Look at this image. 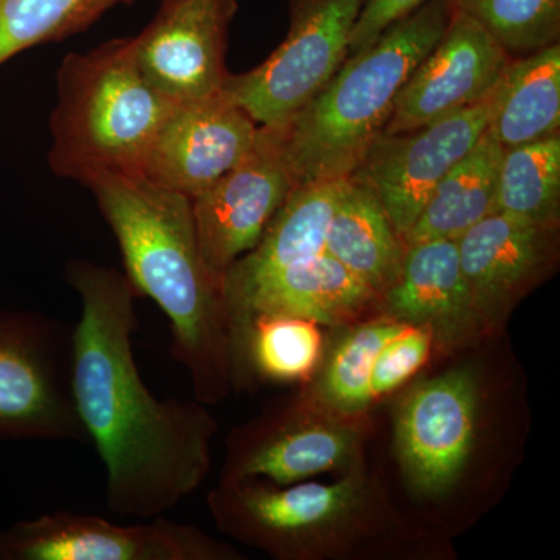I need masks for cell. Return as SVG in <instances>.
Listing matches in <instances>:
<instances>
[{
  "instance_id": "20",
  "label": "cell",
  "mask_w": 560,
  "mask_h": 560,
  "mask_svg": "<svg viewBox=\"0 0 560 560\" xmlns=\"http://www.w3.org/2000/svg\"><path fill=\"white\" fill-rule=\"evenodd\" d=\"M488 128L503 149L560 135V43L511 61L493 91Z\"/></svg>"
},
{
  "instance_id": "7",
  "label": "cell",
  "mask_w": 560,
  "mask_h": 560,
  "mask_svg": "<svg viewBox=\"0 0 560 560\" xmlns=\"http://www.w3.org/2000/svg\"><path fill=\"white\" fill-rule=\"evenodd\" d=\"M237 552L195 526L154 517L116 525L97 515L50 512L0 533V560H226Z\"/></svg>"
},
{
  "instance_id": "13",
  "label": "cell",
  "mask_w": 560,
  "mask_h": 560,
  "mask_svg": "<svg viewBox=\"0 0 560 560\" xmlns=\"http://www.w3.org/2000/svg\"><path fill=\"white\" fill-rule=\"evenodd\" d=\"M257 132L259 125L224 91L176 103L151 145L143 176L194 200L248 154Z\"/></svg>"
},
{
  "instance_id": "26",
  "label": "cell",
  "mask_w": 560,
  "mask_h": 560,
  "mask_svg": "<svg viewBox=\"0 0 560 560\" xmlns=\"http://www.w3.org/2000/svg\"><path fill=\"white\" fill-rule=\"evenodd\" d=\"M408 324L372 323L350 330L331 350L318 385L319 399L340 415H357L374 401L371 374L375 359L386 341Z\"/></svg>"
},
{
  "instance_id": "17",
  "label": "cell",
  "mask_w": 560,
  "mask_h": 560,
  "mask_svg": "<svg viewBox=\"0 0 560 560\" xmlns=\"http://www.w3.org/2000/svg\"><path fill=\"white\" fill-rule=\"evenodd\" d=\"M359 442V431L340 420H283L235 442L226 480L267 478L276 486L293 485L346 466Z\"/></svg>"
},
{
  "instance_id": "28",
  "label": "cell",
  "mask_w": 560,
  "mask_h": 560,
  "mask_svg": "<svg viewBox=\"0 0 560 560\" xmlns=\"http://www.w3.org/2000/svg\"><path fill=\"white\" fill-rule=\"evenodd\" d=\"M431 330L408 324L396 337L386 341L375 359L371 374L372 399L385 396L415 374L429 359Z\"/></svg>"
},
{
  "instance_id": "22",
  "label": "cell",
  "mask_w": 560,
  "mask_h": 560,
  "mask_svg": "<svg viewBox=\"0 0 560 560\" xmlns=\"http://www.w3.org/2000/svg\"><path fill=\"white\" fill-rule=\"evenodd\" d=\"M501 154L503 147L488 128L431 191L404 245L434 238L458 241L474 224L495 212Z\"/></svg>"
},
{
  "instance_id": "12",
  "label": "cell",
  "mask_w": 560,
  "mask_h": 560,
  "mask_svg": "<svg viewBox=\"0 0 560 560\" xmlns=\"http://www.w3.org/2000/svg\"><path fill=\"white\" fill-rule=\"evenodd\" d=\"M478 383L463 368L420 383L401 401L396 447L412 488L447 492L470 458L477 429Z\"/></svg>"
},
{
  "instance_id": "9",
  "label": "cell",
  "mask_w": 560,
  "mask_h": 560,
  "mask_svg": "<svg viewBox=\"0 0 560 560\" xmlns=\"http://www.w3.org/2000/svg\"><path fill=\"white\" fill-rule=\"evenodd\" d=\"M293 187L278 130L259 127L248 154L191 200L202 260L221 289L232 265L256 248Z\"/></svg>"
},
{
  "instance_id": "14",
  "label": "cell",
  "mask_w": 560,
  "mask_h": 560,
  "mask_svg": "<svg viewBox=\"0 0 560 560\" xmlns=\"http://www.w3.org/2000/svg\"><path fill=\"white\" fill-rule=\"evenodd\" d=\"M360 497L357 477L335 485L304 482L289 489L272 488L259 478H238L215 490L210 504L224 528L265 547L280 548L341 521Z\"/></svg>"
},
{
  "instance_id": "4",
  "label": "cell",
  "mask_w": 560,
  "mask_h": 560,
  "mask_svg": "<svg viewBox=\"0 0 560 560\" xmlns=\"http://www.w3.org/2000/svg\"><path fill=\"white\" fill-rule=\"evenodd\" d=\"M175 105L140 72L132 36L69 54L58 69L50 117L51 171L84 186L102 175L143 176Z\"/></svg>"
},
{
  "instance_id": "11",
  "label": "cell",
  "mask_w": 560,
  "mask_h": 560,
  "mask_svg": "<svg viewBox=\"0 0 560 560\" xmlns=\"http://www.w3.org/2000/svg\"><path fill=\"white\" fill-rule=\"evenodd\" d=\"M514 58L467 14L453 10L436 46L412 70L383 135L418 130L488 101Z\"/></svg>"
},
{
  "instance_id": "16",
  "label": "cell",
  "mask_w": 560,
  "mask_h": 560,
  "mask_svg": "<svg viewBox=\"0 0 560 560\" xmlns=\"http://www.w3.org/2000/svg\"><path fill=\"white\" fill-rule=\"evenodd\" d=\"M558 226L493 212L458 238L460 268L478 313L492 312L555 259Z\"/></svg>"
},
{
  "instance_id": "3",
  "label": "cell",
  "mask_w": 560,
  "mask_h": 560,
  "mask_svg": "<svg viewBox=\"0 0 560 560\" xmlns=\"http://www.w3.org/2000/svg\"><path fill=\"white\" fill-rule=\"evenodd\" d=\"M452 11L451 0H427L346 58L329 83L276 128L294 186L349 178L385 130L397 94L436 46Z\"/></svg>"
},
{
  "instance_id": "21",
  "label": "cell",
  "mask_w": 560,
  "mask_h": 560,
  "mask_svg": "<svg viewBox=\"0 0 560 560\" xmlns=\"http://www.w3.org/2000/svg\"><path fill=\"white\" fill-rule=\"evenodd\" d=\"M326 250L375 294L399 275L405 245L375 195L346 179L331 217Z\"/></svg>"
},
{
  "instance_id": "29",
  "label": "cell",
  "mask_w": 560,
  "mask_h": 560,
  "mask_svg": "<svg viewBox=\"0 0 560 560\" xmlns=\"http://www.w3.org/2000/svg\"><path fill=\"white\" fill-rule=\"evenodd\" d=\"M427 0H364L363 9L350 36L349 54L370 47L389 25L408 16Z\"/></svg>"
},
{
  "instance_id": "15",
  "label": "cell",
  "mask_w": 560,
  "mask_h": 560,
  "mask_svg": "<svg viewBox=\"0 0 560 560\" xmlns=\"http://www.w3.org/2000/svg\"><path fill=\"white\" fill-rule=\"evenodd\" d=\"M374 291L324 250L224 294L231 337L257 315L300 316L316 324L338 323L359 312Z\"/></svg>"
},
{
  "instance_id": "23",
  "label": "cell",
  "mask_w": 560,
  "mask_h": 560,
  "mask_svg": "<svg viewBox=\"0 0 560 560\" xmlns=\"http://www.w3.org/2000/svg\"><path fill=\"white\" fill-rule=\"evenodd\" d=\"M495 212L558 226L560 212V135L503 149Z\"/></svg>"
},
{
  "instance_id": "24",
  "label": "cell",
  "mask_w": 560,
  "mask_h": 560,
  "mask_svg": "<svg viewBox=\"0 0 560 560\" xmlns=\"http://www.w3.org/2000/svg\"><path fill=\"white\" fill-rule=\"evenodd\" d=\"M250 370L272 382H300L315 371L323 337L315 320L300 316L257 315L235 335Z\"/></svg>"
},
{
  "instance_id": "19",
  "label": "cell",
  "mask_w": 560,
  "mask_h": 560,
  "mask_svg": "<svg viewBox=\"0 0 560 560\" xmlns=\"http://www.w3.org/2000/svg\"><path fill=\"white\" fill-rule=\"evenodd\" d=\"M345 184L346 179H335L294 186L256 248L235 261L224 276L223 298L296 261L323 254Z\"/></svg>"
},
{
  "instance_id": "6",
  "label": "cell",
  "mask_w": 560,
  "mask_h": 560,
  "mask_svg": "<svg viewBox=\"0 0 560 560\" xmlns=\"http://www.w3.org/2000/svg\"><path fill=\"white\" fill-rule=\"evenodd\" d=\"M364 0H290L289 35L260 66L230 75L223 91L259 127L279 128L341 68Z\"/></svg>"
},
{
  "instance_id": "1",
  "label": "cell",
  "mask_w": 560,
  "mask_h": 560,
  "mask_svg": "<svg viewBox=\"0 0 560 560\" xmlns=\"http://www.w3.org/2000/svg\"><path fill=\"white\" fill-rule=\"evenodd\" d=\"M65 276L81 301L73 397L105 467L106 503L121 517H160L205 482L219 425L201 401L161 400L147 388L132 352L139 294L125 272L70 260Z\"/></svg>"
},
{
  "instance_id": "27",
  "label": "cell",
  "mask_w": 560,
  "mask_h": 560,
  "mask_svg": "<svg viewBox=\"0 0 560 560\" xmlns=\"http://www.w3.org/2000/svg\"><path fill=\"white\" fill-rule=\"evenodd\" d=\"M493 36L512 58L559 43L560 0H451Z\"/></svg>"
},
{
  "instance_id": "10",
  "label": "cell",
  "mask_w": 560,
  "mask_h": 560,
  "mask_svg": "<svg viewBox=\"0 0 560 560\" xmlns=\"http://www.w3.org/2000/svg\"><path fill=\"white\" fill-rule=\"evenodd\" d=\"M237 0H162L135 38L142 75L173 103L201 101L223 91L228 36Z\"/></svg>"
},
{
  "instance_id": "8",
  "label": "cell",
  "mask_w": 560,
  "mask_h": 560,
  "mask_svg": "<svg viewBox=\"0 0 560 560\" xmlns=\"http://www.w3.org/2000/svg\"><path fill=\"white\" fill-rule=\"evenodd\" d=\"M488 101L447 114L418 130L378 136L349 178L375 195L404 242L431 191L488 130Z\"/></svg>"
},
{
  "instance_id": "25",
  "label": "cell",
  "mask_w": 560,
  "mask_h": 560,
  "mask_svg": "<svg viewBox=\"0 0 560 560\" xmlns=\"http://www.w3.org/2000/svg\"><path fill=\"white\" fill-rule=\"evenodd\" d=\"M131 0H0V65L38 44L84 31Z\"/></svg>"
},
{
  "instance_id": "2",
  "label": "cell",
  "mask_w": 560,
  "mask_h": 560,
  "mask_svg": "<svg viewBox=\"0 0 560 560\" xmlns=\"http://www.w3.org/2000/svg\"><path fill=\"white\" fill-rule=\"evenodd\" d=\"M119 242L125 275L172 324V355L195 396L215 400L226 383L231 329L223 289L202 260L190 198L145 176L102 175L86 184Z\"/></svg>"
},
{
  "instance_id": "18",
  "label": "cell",
  "mask_w": 560,
  "mask_h": 560,
  "mask_svg": "<svg viewBox=\"0 0 560 560\" xmlns=\"http://www.w3.org/2000/svg\"><path fill=\"white\" fill-rule=\"evenodd\" d=\"M383 298L400 323L447 335L466 329L480 315L460 268L458 242L452 238L405 246L399 275Z\"/></svg>"
},
{
  "instance_id": "5",
  "label": "cell",
  "mask_w": 560,
  "mask_h": 560,
  "mask_svg": "<svg viewBox=\"0 0 560 560\" xmlns=\"http://www.w3.org/2000/svg\"><path fill=\"white\" fill-rule=\"evenodd\" d=\"M68 324L35 312H0V438L90 442L72 386Z\"/></svg>"
}]
</instances>
